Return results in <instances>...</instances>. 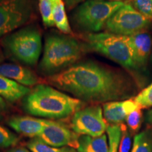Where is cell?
I'll return each mask as SVG.
<instances>
[{
    "mask_svg": "<svg viewBox=\"0 0 152 152\" xmlns=\"http://www.w3.org/2000/svg\"><path fill=\"white\" fill-rule=\"evenodd\" d=\"M47 81L75 98L89 102L124 99L135 92L134 83L128 75L91 61L70 66L49 76Z\"/></svg>",
    "mask_w": 152,
    "mask_h": 152,
    "instance_id": "obj_1",
    "label": "cell"
},
{
    "mask_svg": "<svg viewBox=\"0 0 152 152\" xmlns=\"http://www.w3.org/2000/svg\"><path fill=\"white\" fill-rule=\"evenodd\" d=\"M81 100L46 85H37L25 96L23 108L30 115L60 119L80 109Z\"/></svg>",
    "mask_w": 152,
    "mask_h": 152,
    "instance_id": "obj_2",
    "label": "cell"
},
{
    "mask_svg": "<svg viewBox=\"0 0 152 152\" xmlns=\"http://www.w3.org/2000/svg\"><path fill=\"white\" fill-rule=\"evenodd\" d=\"M83 46L73 37L51 35L47 37L39 69L49 76L61 72L80 58Z\"/></svg>",
    "mask_w": 152,
    "mask_h": 152,
    "instance_id": "obj_3",
    "label": "cell"
},
{
    "mask_svg": "<svg viewBox=\"0 0 152 152\" xmlns=\"http://www.w3.org/2000/svg\"><path fill=\"white\" fill-rule=\"evenodd\" d=\"M86 47L118 63L132 72L140 71L136 64L130 36L106 33H92L85 36Z\"/></svg>",
    "mask_w": 152,
    "mask_h": 152,
    "instance_id": "obj_4",
    "label": "cell"
},
{
    "mask_svg": "<svg viewBox=\"0 0 152 152\" xmlns=\"http://www.w3.org/2000/svg\"><path fill=\"white\" fill-rule=\"evenodd\" d=\"M7 53L28 65H35L42 52V38L37 28L27 27L7 35L1 41Z\"/></svg>",
    "mask_w": 152,
    "mask_h": 152,
    "instance_id": "obj_5",
    "label": "cell"
},
{
    "mask_svg": "<svg viewBox=\"0 0 152 152\" xmlns=\"http://www.w3.org/2000/svg\"><path fill=\"white\" fill-rule=\"evenodd\" d=\"M125 4L124 1L86 0L74 12V22L82 30L97 33L105 27L109 19Z\"/></svg>",
    "mask_w": 152,
    "mask_h": 152,
    "instance_id": "obj_6",
    "label": "cell"
},
{
    "mask_svg": "<svg viewBox=\"0 0 152 152\" xmlns=\"http://www.w3.org/2000/svg\"><path fill=\"white\" fill-rule=\"evenodd\" d=\"M150 20L132 5L125 4L109 19L105 28L109 33L131 36L146 31L151 25Z\"/></svg>",
    "mask_w": 152,
    "mask_h": 152,
    "instance_id": "obj_7",
    "label": "cell"
},
{
    "mask_svg": "<svg viewBox=\"0 0 152 152\" xmlns=\"http://www.w3.org/2000/svg\"><path fill=\"white\" fill-rule=\"evenodd\" d=\"M34 0H3L0 2V38L31 18Z\"/></svg>",
    "mask_w": 152,
    "mask_h": 152,
    "instance_id": "obj_8",
    "label": "cell"
},
{
    "mask_svg": "<svg viewBox=\"0 0 152 152\" xmlns=\"http://www.w3.org/2000/svg\"><path fill=\"white\" fill-rule=\"evenodd\" d=\"M107 126L103 111L99 105L78 110L73 114L71 121L72 130L82 135L99 137L104 134Z\"/></svg>",
    "mask_w": 152,
    "mask_h": 152,
    "instance_id": "obj_9",
    "label": "cell"
},
{
    "mask_svg": "<svg viewBox=\"0 0 152 152\" xmlns=\"http://www.w3.org/2000/svg\"><path fill=\"white\" fill-rule=\"evenodd\" d=\"M77 134L62 123L49 120V123L38 138L52 147H64L68 146L77 149L79 138Z\"/></svg>",
    "mask_w": 152,
    "mask_h": 152,
    "instance_id": "obj_10",
    "label": "cell"
},
{
    "mask_svg": "<svg viewBox=\"0 0 152 152\" xmlns=\"http://www.w3.org/2000/svg\"><path fill=\"white\" fill-rule=\"evenodd\" d=\"M137 109L141 108L134 102V99L113 101L103 104V115L106 123L111 125H120L126 120L129 113Z\"/></svg>",
    "mask_w": 152,
    "mask_h": 152,
    "instance_id": "obj_11",
    "label": "cell"
},
{
    "mask_svg": "<svg viewBox=\"0 0 152 152\" xmlns=\"http://www.w3.org/2000/svg\"><path fill=\"white\" fill-rule=\"evenodd\" d=\"M49 120L29 116H14L9 120L8 125L18 133L30 137H38L48 124Z\"/></svg>",
    "mask_w": 152,
    "mask_h": 152,
    "instance_id": "obj_12",
    "label": "cell"
},
{
    "mask_svg": "<svg viewBox=\"0 0 152 152\" xmlns=\"http://www.w3.org/2000/svg\"><path fill=\"white\" fill-rule=\"evenodd\" d=\"M0 75L24 86H33L39 83V77L28 68L14 64L0 65Z\"/></svg>",
    "mask_w": 152,
    "mask_h": 152,
    "instance_id": "obj_13",
    "label": "cell"
},
{
    "mask_svg": "<svg viewBox=\"0 0 152 152\" xmlns=\"http://www.w3.org/2000/svg\"><path fill=\"white\" fill-rule=\"evenodd\" d=\"M134 49L136 64L140 71L144 69L149 62L151 52L152 38L147 31L130 36Z\"/></svg>",
    "mask_w": 152,
    "mask_h": 152,
    "instance_id": "obj_14",
    "label": "cell"
},
{
    "mask_svg": "<svg viewBox=\"0 0 152 152\" xmlns=\"http://www.w3.org/2000/svg\"><path fill=\"white\" fill-rule=\"evenodd\" d=\"M28 87L0 75V96L11 102H14L29 94Z\"/></svg>",
    "mask_w": 152,
    "mask_h": 152,
    "instance_id": "obj_15",
    "label": "cell"
},
{
    "mask_svg": "<svg viewBox=\"0 0 152 152\" xmlns=\"http://www.w3.org/2000/svg\"><path fill=\"white\" fill-rule=\"evenodd\" d=\"M77 152H109L107 137L102 134L99 137L82 135L78 138Z\"/></svg>",
    "mask_w": 152,
    "mask_h": 152,
    "instance_id": "obj_16",
    "label": "cell"
},
{
    "mask_svg": "<svg viewBox=\"0 0 152 152\" xmlns=\"http://www.w3.org/2000/svg\"><path fill=\"white\" fill-rule=\"evenodd\" d=\"M54 24L58 30L66 34H71L72 30L65 11V4L64 1L54 4L53 9Z\"/></svg>",
    "mask_w": 152,
    "mask_h": 152,
    "instance_id": "obj_17",
    "label": "cell"
},
{
    "mask_svg": "<svg viewBox=\"0 0 152 152\" xmlns=\"http://www.w3.org/2000/svg\"><path fill=\"white\" fill-rule=\"evenodd\" d=\"M27 147L32 152H77L73 147H55L42 141L39 138L35 137L27 143Z\"/></svg>",
    "mask_w": 152,
    "mask_h": 152,
    "instance_id": "obj_18",
    "label": "cell"
},
{
    "mask_svg": "<svg viewBox=\"0 0 152 152\" xmlns=\"http://www.w3.org/2000/svg\"><path fill=\"white\" fill-rule=\"evenodd\" d=\"M131 152H152L151 130H144L134 136Z\"/></svg>",
    "mask_w": 152,
    "mask_h": 152,
    "instance_id": "obj_19",
    "label": "cell"
},
{
    "mask_svg": "<svg viewBox=\"0 0 152 152\" xmlns=\"http://www.w3.org/2000/svg\"><path fill=\"white\" fill-rule=\"evenodd\" d=\"M109 137V152H118V146L121 140V128L120 125H109L106 128Z\"/></svg>",
    "mask_w": 152,
    "mask_h": 152,
    "instance_id": "obj_20",
    "label": "cell"
},
{
    "mask_svg": "<svg viewBox=\"0 0 152 152\" xmlns=\"http://www.w3.org/2000/svg\"><path fill=\"white\" fill-rule=\"evenodd\" d=\"M39 9L45 25L48 27L55 25L53 16L54 4L52 1L50 0H39Z\"/></svg>",
    "mask_w": 152,
    "mask_h": 152,
    "instance_id": "obj_21",
    "label": "cell"
},
{
    "mask_svg": "<svg viewBox=\"0 0 152 152\" xmlns=\"http://www.w3.org/2000/svg\"><path fill=\"white\" fill-rule=\"evenodd\" d=\"M134 102L141 109H148L152 106V82L143 89L134 98Z\"/></svg>",
    "mask_w": 152,
    "mask_h": 152,
    "instance_id": "obj_22",
    "label": "cell"
},
{
    "mask_svg": "<svg viewBox=\"0 0 152 152\" xmlns=\"http://www.w3.org/2000/svg\"><path fill=\"white\" fill-rule=\"evenodd\" d=\"M18 141L19 138L14 132L0 124V148H8L16 145Z\"/></svg>",
    "mask_w": 152,
    "mask_h": 152,
    "instance_id": "obj_23",
    "label": "cell"
},
{
    "mask_svg": "<svg viewBox=\"0 0 152 152\" xmlns=\"http://www.w3.org/2000/svg\"><path fill=\"white\" fill-rule=\"evenodd\" d=\"M126 123L129 128L132 132H137L140 128L142 121V112L141 109H137L129 113L126 118Z\"/></svg>",
    "mask_w": 152,
    "mask_h": 152,
    "instance_id": "obj_24",
    "label": "cell"
},
{
    "mask_svg": "<svg viewBox=\"0 0 152 152\" xmlns=\"http://www.w3.org/2000/svg\"><path fill=\"white\" fill-rule=\"evenodd\" d=\"M132 7L144 16L152 20V0H133Z\"/></svg>",
    "mask_w": 152,
    "mask_h": 152,
    "instance_id": "obj_25",
    "label": "cell"
},
{
    "mask_svg": "<svg viewBox=\"0 0 152 152\" xmlns=\"http://www.w3.org/2000/svg\"><path fill=\"white\" fill-rule=\"evenodd\" d=\"M121 128V140L118 146V152H130L131 146H132V140L129 132L127 130V127L124 123L120 124Z\"/></svg>",
    "mask_w": 152,
    "mask_h": 152,
    "instance_id": "obj_26",
    "label": "cell"
},
{
    "mask_svg": "<svg viewBox=\"0 0 152 152\" xmlns=\"http://www.w3.org/2000/svg\"><path fill=\"white\" fill-rule=\"evenodd\" d=\"M64 4H65L66 7L71 10V9L75 8L77 5L82 2H84L86 0H63Z\"/></svg>",
    "mask_w": 152,
    "mask_h": 152,
    "instance_id": "obj_27",
    "label": "cell"
},
{
    "mask_svg": "<svg viewBox=\"0 0 152 152\" xmlns=\"http://www.w3.org/2000/svg\"><path fill=\"white\" fill-rule=\"evenodd\" d=\"M7 107H8V105H7V102L4 100V99L0 96V114L7 111Z\"/></svg>",
    "mask_w": 152,
    "mask_h": 152,
    "instance_id": "obj_28",
    "label": "cell"
},
{
    "mask_svg": "<svg viewBox=\"0 0 152 152\" xmlns=\"http://www.w3.org/2000/svg\"><path fill=\"white\" fill-rule=\"evenodd\" d=\"M7 152H32L24 147H14L9 149Z\"/></svg>",
    "mask_w": 152,
    "mask_h": 152,
    "instance_id": "obj_29",
    "label": "cell"
},
{
    "mask_svg": "<svg viewBox=\"0 0 152 152\" xmlns=\"http://www.w3.org/2000/svg\"><path fill=\"white\" fill-rule=\"evenodd\" d=\"M147 118L148 123H150L151 125H152V110H151V111H149V112H148Z\"/></svg>",
    "mask_w": 152,
    "mask_h": 152,
    "instance_id": "obj_30",
    "label": "cell"
},
{
    "mask_svg": "<svg viewBox=\"0 0 152 152\" xmlns=\"http://www.w3.org/2000/svg\"><path fill=\"white\" fill-rule=\"evenodd\" d=\"M50 1L53 3V4H55L58 3V2H59V1H62V0H50Z\"/></svg>",
    "mask_w": 152,
    "mask_h": 152,
    "instance_id": "obj_31",
    "label": "cell"
},
{
    "mask_svg": "<svg viewBox=\"0 0 152 152\" xmlns=\"http://www.w3.org/2000/svg\"><path fill=\"white\" fill-rule=\"evenodd\" d=\"M149 62L150 64L152 65V47H151V56H150V58H149Z\"/></svg>",
    "mask_w": 152,
    "mask_h": 152,
    "instance_id": "obj_32",
    "label": "cell"
},
{
    "mask_svg": "<svg viewBox=\"0 0 152 152\" xmlns=\"http://www.w3.org/2000/svg\"><path fill=\"white\" fill-rule=\"evenodd\" d=\"M104 1H123V0H104Z\"/></svg>",
    "mask_w": 152,
    "mask_h": 152,
    "instance_id": "obj_33",
    "label": "cell"
},
{
    "mask_svg": "<svg viewBox=\"0 0 152 152\" xmlns=\"http://www.w3.org/2000/svg\"><path fill=\"white\" fill-rule=\"evenodd\" d=\"M1 1H3V0H0V2H1Z\"/></svg>",
    "mask_w": 152,
    "mask_h": 152,
    "instance_id": "obj_34",
    "label": "cell"
}]
</instances>
